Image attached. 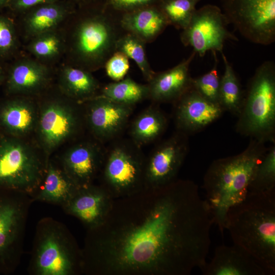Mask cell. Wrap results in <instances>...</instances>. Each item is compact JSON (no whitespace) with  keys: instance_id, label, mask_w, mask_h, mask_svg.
<instances>
[{"instance_id":"cell-10","label":"cell","mask_w":275,"mask_h":275,"mask_svg":"<svg viewBox=\"0 0 275 275\" xmlns=\"http://www.w3.org/2000/svg\"><path fill=\"white\" fill-rule=\"evenodd\" d=\"M229 24L248 41L268 45L275 41V0H222Z\"/></svg>"},{"instance_id":"cell-25","label":"cell","mask_w":275,"mask_h":275,"mask_svg":"<svg viewBox=\"0 0 275 275\" xmlns=\"http://www.w3.org/2000/svg\"><path fill=\"white\" fill-rule=\"evenodd\" d=\"M60 85L68 98L79 103L98 95L101 88L91 72L71 65L62 70Z\"/></svg>"},{"instance_id":"cell-2","label":"cell","mask_w":275,"mask_h":275,"mask_svg":"<svg viewBox=\"0 0 275 275\" xmlns=\"http://www.w3.org/2000/svg\"><path fill=\"white\" fill-rule=\"evenodd\" d=\"M225 229L234 244L250 254L269 275H274L275 190L248 193L228 211Z\"/></svg>"},{"instance_id":"cell-35","label":"cell","mask_w":275,"mask_h":275,"mask_svg":"<svg viewBox=\"0 0 275 275\" xmlns=\"http://www.w3.org/2000/svg\"><path fill=\"white\" fill-rule=\"evenodd\" d=\"M160 0H106L105 7L120 14L143 7L157 5Z\"/></svg>"},{"instance_id":"cell-21","label":"cell","mask_w":275,"mask_h":275,"mask_svg":"<svg viewBox=\"0 0 275 275\" xmlns=\"http://www.w3.org/2000/svg\"><path fill=\"white\" fill-rule=\"evenodd\" d=\"M123 30L137 36L146 44L154 41L169 25L157 5L121 14Z\"/></svg>"},{"instance_id":"cell-27","label":"cell","mask_w":275,"mask_h":275,"mask_svg":"<svg viewBox=\"0 0 275 275\" xmlns=\"http://www.w3.org/2000/svg\"><path fill=\"white\" fill-rule=\"evenodd\" d=\"M96 96L106 98L124 104L135 105L148 99L149 91L147 84L136 82L129 76L101 87Z\"/></svg>"},{"instance_id":"cell-12","label":"cell","mask_w":275,"mask_h":275,"mask_svg":"<svg viewBox=\"0 0 275 275\" xmlns=\"http://www.w3.org/2000/svg\"><path fill=\"white\" fill-rule=\"evenodd\" d=\"M228 24L221 9L206 5L196 10L188 25L181 32L180 40L201 57L209 51L222 53L226 41H238L228 30Z\"/></svg>"},{"instance_id":"cell-18","label":"cell","mask_w":275,"mask_h":275,"mask_svg":"<svg viewBox=\"0 0 275 275\" xmlns=\"http://www.w3.org/2000/svg\"><path fill=\"white\" fill-rule=\"evenodd\" d=\"M196 53L193 50L189 57L172 68L155 72L147 82L149 97L153 103H173L193 87L189 67Z\"/></svg>"},{"instance_id":"cell-28","label":"cell","mask_w":275,"mask_h":275,"mask_svg":"<svg viewBox=\"0 0 275 275\" xmlns=\"http://www.w3.org/2000/svg\"><path fill=\"white\" fill-rule=\"evenodd\" d=\"M221 54L225 69L221 77L219 104L224 112H228L237 117L243 102L244 92L232 65L224 52Z\"/></svg>"},{"instance_id":"cell-22","label":"cell","mask_w":275,"mask_h":275,"mask_svg":"<svg viewBox=\"0 0 275 275\" xmlns=\"http://www.w3.org/2000/svg\"><path fill=\"white\" fill-rule=\"evenodd\" d=\"M38 109L26 99L11 100L0 107V125L10 135L22 138L35 130Z\"/></svg>"},{"instance_id":"cell-16","label":"cell","mask_w":275,"mask_h":275,"mask_svg":"<svg viewBox=\"0 0 275 275\" xmlns=\"http://www.w3.org/2000/svg\"><path fill=\"white\" fill-rule=\"evenodd\" d=\"M100 142L83 141L70 147L58 163L79 187L94 183L102 165L105 149Z\"/></svg>"},{"instance_id":"cell-32","label":"cell","mask_w":275,"mask_h":275,"mask_svg":"<svg viewBox=\"0 0 275 275\" xmlns=\"http://www.w3.org/2000/svg\"><path fill=\"white\" fill-rule=\"evenodd\" d=\"M32 39L29 45V49L38 58L48 59L54 58L61 50L62 40L54 30L40 34Z\"/></svg>"},{"instance_id":"cell-8","label":"cell","mask_w":275,"mask_h":275,"mask_svg":"<svg viewBox=\"0 0 275 275\" xmlns=\"http://www.w3.org/2000/svg\"><path fill=\"white\" fill-rule=\"evenodd\" d=\"M48 160L22 138L0 136V190L31 197L43 180Z\"/></svg>"},{"instance_id":"cell-13","label":"cell","mask_w":275,"mask_h":275,"mask_svg":"<svg viewBox=\"0 0 275 275\" xmlns=\"http://www.w3.org/2000/svg\"><path fill=\"white\" fill-rule=\"evenodd\" d=\"M189 150L188 135L176 130L146 156L145 188L167 185L176 177Z\"/></svg>"},{"instance_id":"cell-29","label":"cell","mask_w":275,"mask_h":275,"mask_svg":"<svg viewBox=\"0 0 275 275\" xmlns=\"http://www.w3.org/2000/svg\"><path fill=\"white\" fill-rule=\"evenodd\" d=\"M146 43L137 36L125 32L119 39L116 51L123 53L134 61L147 82L155 72L151 67L146 54Z\"/></svg>"},{"instance_id":"cell-4","label":"cell","mask_w":275,"mask_h":275,"mask_svg":"<svg viewBox=\"0 0 275 275\" xmlns=\"http://www.w3.org/2000/svg\"><path fill=\"white\" fill-rule=\"evenodd\" d=\"M120 16L102 1L75 17L69 41L72 65L91 72L103 68L116 51L119 39L125 32Z\"/></svg>"},{"instance_id":"cell-3","label":"cell","mask_w":275,"mask_h":275,"mask_svg":"<svg viewBox=\"0 0 275 275\" xmlns=\"http://www.w3.org/2000/svg\"><path fill=\"white\" fill-rule=\"evenodd\" d=\"M267 149L265 143L251 139L243 151L214 160L206 172L205 200L222 235L228 211L245 198L253 173Z\"/></svg>"},{"instance_id":"cell-23","label":"cell","mask_w":275,"mask_h":275,"mask_svg":"<svg viewBox=\"0 0 275 275\" xmlns=\"http://www.w3.org/2000/svg\"><path fill=\"white\" fill-rule=\"evenodd\" d=\"M49 75V71L43 64L34 60L20 61L10 71L8 90L13 94L35 93L45 87Z\"/></svg>"},{"instance_id":"cell-37","label":"cell","mask_w":275,"mask_h":275,"mask_svg":"<svg viewBox=\"0 0 275 275\" xmlns=\"http://www.w3.org/2000/svg\"><path fill=\"white\" fill-rule=\"evenodd\" d=\"M58 1L59 0H10L8 6L14 10L24 11L41 5Z\"/></svg>"},{"instance_id":"cell-14","label":"cell","mask_w":275,"mask_h":275,"mask_svg":"<svg viewBox=\"0 0 275 275\" xmlns=\"http://www.w3.org/2000/svg\"><path fill=\"white\" fill-rule=\"evenodd\" d=\"M86 102L85 120L95 139L100 143L119 138L128 124L135 106L99 96Z\"/></svg>"},{"instance_id":"cell-5","label":"cell","mask_w":275,"mask_h":275,"mask_svg":"<svg viewBox=\"0 0 275 275\" xmlns=\"http://www.w3.org/2000/svg\"><path fill=\"white\" fill-rule=\"evenodd\" d=\"M28 271L31 275H78L81 250L62 223L50 217L36 225Z\"/></svg>"},{"instance_id":"cell-19","label":"cell","mask_w":275,"mask_h":275,"mask_svg":"<svg viewBox=\"0 0 275 275\" xmlns=\"http://www.w3.org/2000/svg\"><path fill=\"white\" fill-rule=\"evenodd\" d=\"M200 269L204 275H269L250 254L234 244L217 246L211 260Z\"/></svg>"},{"instance_id":"cell-30","label":"cell","mask_w":275,"mask_h":275,"mask_svg":"<svg viewBox=\"0 0 275 275\" xmlns=\"http://www.w3.org/2000/svg\"><path fill=\"white\" fill-rule=\"evenodd\" d=\"M275 190V143L268 148L257 165L248 187V193Z\"/></svg>"},{"instance_id":"cell-24","label":"cell","mask_w":275,"mask_h":275,"mask_svg":"<svg viewBox=\"0 0 275 275\" xmlns=\"http://www.w3.org/2000/svg\"><path fill=\"white\" fill-rule=\"evenodd\" d=\"M157 104L145 108L131 123L130 139L140 147L157 140L167 129L168 118Z\"/></svg>"},{"instance_id":"cell-17","label":"cell","mask_w":275,"mask_h":275,"mask_svg":"<svg viewBox=\"0 0 275 275\" xmlns=\"http://www.w3.org/2000/svg\"><path fill=\"white\" fill-rule=\"evenodd\" d=\"M114 199L99 184L79 187L61 208L77 218L87 230L101 225L106 218Z\"/></svg>"},{"instance_id":"cell-20","label":"cell","mask_w":275,"mask_h":275,"mask_svg":"<svg viewBox=\"0 0 275 275\" xmlns=\"http://www.w3.org/2000/svg\"><path fill=\"white\" fill-rule=\"evenodd\" d=\"M79 188L58 162L49 159L43 180L31 196L33 201L64 206Z\"/></svg>"},{"instance_id":"cell-36","label":"cell","mask_w":275,"mask_h":275,"mask_svg":"<svg viewBox=\"0 0 275 275\" xmlns=\"http://www.w3.org/2000/svg\"><path fill=\"white\" fill-rule=\"evenodd\" d=\"M16 43V34L13 23L7 18L0 16V56L11 51Z\"/></svg>"},{"instance_id":"cell-9","label":"cell","mask_w":275,"mask_h":275,"mask_svg":"<svg viewBox=\"0 0 275 275\" xmlns=\"http://www.w3.org/2000/svg\"><path fill=\"white\" fill-rule=\"evenodd\" d=\"M33 202L27 194L0 190V273H11L19 264L29 210Z\"/></svg>"},{"instance_id":"cell-40","label":"cell","mask_w":275,"mask_h":275,"mask_svg":"<svg viewBox=\"0 0 275 275\" xmlns=\"http://www.w3.org/2000/svg\"><path fill=\"white\" fill-rule=\"evenodd\" d=\"M2 77H3V72H2V69H1V68L0 67V82L2 79Z\"/></svg>"},{"instance_id":"cell-15","label":"cell","mask_w":275,"mask_h":275,"mask_svg":"<svg viewBox=\"0 0 275 275\" xmlns=\"http://www.w3.org/2000/svg\"><path fill=\"white\" fill-rule=\"evenodd\" d=\"M172 104L176 130L188 135L204 130L225 112L219 104L205 99L193 87Z\"/></svg>"},{"instance_id":"cell-1","label":"cell","mask_w":275,"mask_h":275,"mask_svg":"<svg viewBox=\"0 0 275 275\" xmlns=\"http://www.w3.org/2000/svg\"><path fill=\"white\" fill-rule=\"evenodd\" d=\"M213 224L189 180L114 199L104 222L87 230L82 274L189 275L206 262Z\"/></svg>"},{"instance_id":"cell-31","label":"cell","mask_w":275,"mask_h":275,"mask_svg":"<svg viewBox=\"0 0 275 275\" xmlns=\"http://www.w3.org/2000/svg\"><path fill=\"white\" fill-rule=\"evenodd\" d=\"M201 0H160L157 6L166 17L169 25L183 30L188 25Z\"/></svg>"},{"instance_id":"cell-39","label":"cell","mask_w":275,"mask_h":275,"mask_svg":"<svg viewBox=\"0 0 275 275\" xmlns=\"http://www.w3.org/2000/svg\"><path fill=\"white\" fill-rule=\"evenodd\" d=\"M10 0H0V8L8 5Z\"/></svg>"},{"instance_id":"cell-7","label":"cell","mask_w":275,"mask_h":275,"mask_svg":"<svg viewBox=\"0 0 275 275\" xmlns=\"http://www.w3.org/2000/svg\"><path fill=\"white\" fill-rule=\"evenodd\" d=\"M146 156L130 139L119 138L105 150L99 185L114 199L137 193L145 188Z\"/></svg>"},{"instance_id":"cell-41","label":"cell","mask_w":275,"mask_h":275,"mask_svg":"<svg viewBox=\"0 0 275 275\" xmlns=\"http://www.w3.org/2000/svg\"><path fill=\"white\" fill-rule=\"evenodd\" d=\"M105 1H106V0H103L102 1H103V2H104Z\"/></svg>"},{"instance_id":"cell-38","label":"cell","mask_w":275,"mask_h":275,"mask_svg":"<svg viewBox=\"0 0 275 275\" xmlns=\"http://www.w3.org/2000/svg\"><path fill=\"white\" fill-rule=\"evenodd\" d=\"M76 3L81 5H88L97 2V0H72Z\"/></svg>"},{"instance_id":"cell-34","label":"cell","mask_w":275,"mask_h":275,"mask_svg":"<svg viewBox=\"0 0 275 275\" xmlns=\"http://www.w3.org/2000/svg\"><path fill=\"white\" fill-rule=\"evenodd\" d=\"M104 68L107 76L114 81L125 77L130 68L129 58L123 53L116 51L106 61Z\"/></svg>"},{"instance_id":"cell-11","label":"cell","mask_w":275,"mask_h":275,"mask_svg":"<svg viewBox=\"0 0 275 275\" xmlns=\"http://www.w3.org/2000/svg\"><path fill=\"white\" fill-rule=\"evenodd\" d=\"M76 101L53 99L38 109L35 130L43 153L48 158L56 148L76 135L81 129L82 115Z\"/></svg>"},{"instance_id":"cell-26","label":"cell","mask_w":275,"mask_h":275,"mask_svg":"<svg viewBox=\"0 0 275 275\" xmlns=\"http://www.w3.org/2000/svg\"><path fill=\"white\" fill-rule=\"evenodd\" d=\"M29 10L24 26L26 34L32 38L54 31L69 15L75 13L72 7L58 1L41 5Z\"/></svg>"},{"instance_id":"cell-33","label":"cell","mask_w":275,"mask_h":275,"mask_svg":"<svg viewBox=\"0 0 275 275\" xmlns=\"http://www.w3.org/2000/svg\"><path fill=\"white\" fill-rule=\"evenodd\" d=\"M213 53L215 62L214 67L204 74L193 78V87L205 99L219 104L221 77L218 73L216 52Z\"/></svg>"},{"instance_id":"cell-6","label":"cell","mask_w":275,"mask_h":275,"mask_svg":"<svg viewBox=\"0 0 275 275\" xmlns=\"http://www.w3.org/2000/svg\"><path fill=\"white\" fill-rule=\"evenodd\" d=\"M235 130L240 134L275 143V64L267 61L256 69L244 92Z\"/></svg>"}]
</instances>
